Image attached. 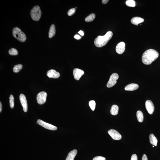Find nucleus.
Instances as JSON below:
<instances>
[{
  "label": "nucleus",
  "instance_id": "obj_2",
  "mask_svg": "<svg viewBox=\"0 0 160 160\" xmlns=\"http://www.w3.org/2000/svg\"><path fill=\"white\" fill-rule=\"evenodd\" d=\"M113 35V32L109 31L107 32L104 36H99L94 41L95 46L98 47H101L105 46L111 39Z\"/></svg>",
  "mask_w": 160,
  "mask_h": 160
},
{
  "label": "nucleus",
  "instance_id": "obj_25",
  "mask_svg": "<svg viewBox=\"0 0 160 160\" xmlns=\"http://www.w3.org/2000/svg\"><path fill=\"white\" fill-rule=\"evenodd\" d=\"M9 99L10 107L12 109H13L14 106V98L13 95H10Z\"/></svg>",
  "mask_w": 160,
  "mask_h": 160
},
{
  "label": "nucleus",
  "instance_id": "obj_21",
  "mask_svg": "<svg viewBox=\"0 0 160 160\" xmlns=\"http://www.w3.org/2000/svg\"><path fill=\"white\" fill-rule=\"evenodd\" d=\"M95 14L92 13L87 16L85 19V21L87 22L92 21L95 19Z\"/></svg>",
  "mask_w": 160,
  "mask_h": 160
},
{
  "label": "nucleus",
  "instance_id": "obj_5",
  "mask_svg": "<svg viewBox=\"0 0 160 160\" xmlns=\"http://www.w3.org/2000/svg\"><path fill=\"white\" fill-rule=\"evenodd\" d=\"M118 74L113 73L111 76L110 79L107 84V87L108 88H110L113 86L117 83V80L119 78Z\"/></svg>",
  "mask_w": 160,
  "mask_h": 160
},
{
  "label": "nucleus",
  "instance_id": "obj_29",
  "mask_svg": "<svg viewBox=\"0 0 160 160\" xmlns=\"http://www.w3.org/2000/svg\"><path fill=\"white\" fill-rule=\"evenodd\" d=\"M131 160H138V157L136 154H134L132 155Z\"/></svg>",
  "mask_w": 160,
  "mask_h": 160
},
{
  "label": "nucleus",
  "instance_id": "obj_26",
  "mask_svg": "<svg viewBox=\"0 0 160 160\" xmlns=\"http://www.w3.org/2000/svg\"><path fill=\"white\" fill-rule=\"evenodd\" d=\"M96 104L95 101H91L89 102V105L93 111L95 110Z\"/></svg>",
  "mask_w": 160,
  "mask_h": 160
},
{
  "label": "nucleus",
  "instance_id": "obj_6",
  "mask_svg": "<svg viewBox=\"0 0 160 160\" xmlns=\"http://www.w3.org/2000/svg\"><path fill=\"white\" fill-rule=\"evenodd\" d=\"M47 93L42 91L38 94L37 96V100L38 104L42 105L46 102L47 98Z\"/></svg>",
  "mask_w": 160,
  "mask_h": 160
},
{
  "label": "nucleus",
  "instance_id": "obj_22",
  "mask_svg": "<svg viewBox=\"0 0 160 160\" xmlns=\"http://www.w3.org/2000/svg\"><path fill=\"white\" fill-rule=\"evenodd\" d=\"M23 66L20 64H19L15 66L13 68V71L15 73H18L22 69Z\"/></svg>",
  "mask_w": 160,
  "mask_h": 160
},
{
  "label": "nucleus",
  "instance_id": "obj_33",
  "mask_svg": "<svg viewBox=\"0 0 160 160\" xmlns=\"http://www.w3.org/2000/svg\"><path fill=\"white\" fill-rule=\"evenodd\" d=\"M79 34H80L82 36H83L84 35V32H83V31L81 30L79 31Z\"/></svg>",
  "mask_w": 160,
  "mask_h": 160
},
{
  "label": "nucleus",
  "instance_id": "obj_9",
  "mask_svg": "<svg viewBox=\"0 0 160 160\" xmlns=\"http://www.w3.org/2000/svg\"><path fill=\"white\" fill-rule=\"evenodd\" d=\"M145 107L146 109L149 114H152L154 111V107L152 102L150 100L146 101L145 102Z\"/></svg>",
  "mask_w": 160,
  "mask_h": 160
},
{
  "label": "nucleus",
  "instance_id": "obj_12",
  "mask_svg": "<svg viewBox=\"0 0 160 160\" xmlns=\"http://www.w3.org/2000/svg\"><path fill=\"white\" fill-rule=\"evenodd\" d=\"M125 44L123 42L119 43L116 46V50L118 54H121L124 52L125 50Z\"/></svg>",
  "mask_w": 160,
  "mask_h": 160
},
{
  "label": "nucleus",
  "instance_id": "obj_14",
  "mask_svg": "<svg viewBox=\"0 0 160 160\" xmlns=\"http://www.w3.org/2000/svg\"><path fill=\"white\" fill-rule=\"evenodd\" d=\"M139 87V86L138 84L132 83L127 85L124 89L126 91H132L137 90Z\"/></svg>",
  "mask_w": 160,
  "mask_h": 160
},
{
  "label": "nucleus",
  "instance_id": "obj_32",
  "mask_svg": "<svg viewBox=\"0 0 160 160\" xmlns=\"http://www.w3.org/2000/svg\"><path fill=\"white\" fill-rule=\"evenodd\" d=\"M109 1V0H103L102 1V3L103 4H106Z\"/></svg>",
  "mask_w": 160,
  "mask_h": 160
},
{
  "label": "nucleus",
  "instance_id": "obj_16",
  "mask_svg": "<svg viewBox=\"0 0 160 160\" xmlns=\"http://www.w3.org/2000/svg\"><path fill=\"white\" fill-rule=\"evenodd\" d=\"M77 153V150H76L71 151L68 154L66 160H74Z\"/></svg>",
  "mask_w": 160,
  "mask_h": 160
},
{
  "label": "nucleus",
  "instance_id": "obj_20",
  "mask_svg": "<svg viewBox=\"0 0 160 160\" xmlns=\"http://www.w3.org/2000/svg\"><path fill=\"white\" fill-rule=\"evenodd\" d=\"M136 116L138 121L140 122H143V115L142 112L140 111H138L137 112Z\"/></svg>",
  "mask_w": 160,
  "mask_h": 160
},
{
  "label": "nucleus",
  "instance_id": "obj_18",
  "mask_svg": "<svg viewBox=\"0 0 160 160\" xmlns=\"http://www.w3.org/2000/svg\"><path fill=\"white\" fill-rule=\"evenodd\" d=\"M56 34V28L54 25L52 24L50 27L49 32V37L51 38L54 36Z\"/></svg>",
  "mask_w": 160,
  "mask_h": 160
},
{
  "label": "nucleus",
  "instance_id": "obj_35",
  "mask_svg": "<svg viewBox=\"0 0 160 160\" xmlns=\"http://www.w3.org/2000/svg\"><path fill=\"white\" fill-rule=\"evenodd\" d=\"M153 147H154V146H153Z\"/></svg>",
  "mask_w": 160,
  "mask_h": 160
},
{
  "label": "nucleus",
  "instance_id": "obj_28",
  "mask_svg": "<svg viewBox=\"0 0 160 160\" xmlns=\"http://www.w3.org/2000/svg\"><path fill=\"white\" fill-rule=\"evenodd\" d=\"M93 160H106V158L102 156H97L94 158Z\"/></svg>",
  "mask_w": 160,
  "mask_h": 160
},
{
  "label": "nucleus",
  "instance_id": "obj_4",
  "mask_svg": "<svg viewBox=\"0 0 160 160\" xmlns=\"http://www.w3.org/2000/svg\"><path fill=\"white\" fill-rule=\"evenodd\" d=\"M30 14L33 20L35 21L39 20L42 14L40 7L38 6H34L31 9Z\"/></svg>",
  "mask_w": 160,
  "mask_h": 160
},
{
  "label": "nucleus",
  "instance_id": "obj_15",
  "mask_svg": "<svg viewBox=\"0 0 160 160\" xmlns=\"http://www.w3.org/2000/svg\"><path fill=\"white\" fill-rule=\"evenodd\" d=\"M144 21V19L138 17H133L131 20V22L132 24L137 26L139 24L143 22Z\"/></svg>",
  "mask_w": 160,
  "mask_h": 160
},
{
  "label": "nucleus",
  "instance_id": "obj_31",
  "mask_svg": "<svg viewBox=\"0 0 160 160\" xmlns=\"http://www.w3.org/2000/svg\"><path fill=\"white\" fill-rule=\"evenodd\" d=\"M74 38H75L76 39H80L81 38V37L80 36L78 35H76L74 37Z\"/></svg>",
  "mask_w": 160,
  "mask_h": 160
},
{
  "label": "nucleus",
  "instance_id": "obj_11",
  "mask_svg": "<svg viewBox=\"0 0 160 160\" xmlns=\"http://www.w3.org/2000/svg\"><path fill=\"white\" fill-rule=\"evenodd\" d=\"M73 74L74 78L76 80H78L84 74V72L81 69L76 68L74 70Z\"/></svg>",
  "mask_w": 160,
  "mask_h": 160
},
{
  "label": "nucleus",
  "instance_id": "obj_27",
  "mask_svg": "<svg viewBox=\"0 0 160 160\" xmlns=\"http://www.w3.org/2000/svg\"><path fill=\"white\" fill-rule=\"evenodd\" d=\"M76 11V9L75 8L70 9L68 12V15L71 16L73 15L75 13Z\"/></svg>",
  "mask_w": 160,
  "mask_h": 160
},
{
  "label": "nucleus",
  "instance_id": "obj_19",
  "mask_svg": "<svg viewBox=\"0 0 160 160\" xmlns=\"http://www.w3.org/2000/svg\"><path fill=\"white\" fill-rule=\"evenodd\" d=\"M118 106L116 105H113L112 106L111 109V113L113 115H117L118 114Z\"/></svg>",
  "mask_w": 160,
  "mask_h": 160
},
{
  "label": "nucleus",
  "instance_id": "obj_3",
  "mask_svg": "<svg viewBox=\"0 0 160 160\" xmlns=\"http://www.w3.org/2000/svg\"><path fill=\"white\" fill-rule=\"evenodd\" d=\"M13 35L15 38L20 42H24L26 40L25 34L18 27H16L13 28Z\"/></svg>",
  "mask_w": 160,
  "mask_h": 160
},
{
  "label": "nucleus",
  "instance_id": "obj_8",
  "mask_svg": "<svg viewBox=\"0 0 160 160\" xmlns=\"http://www.w3.org/2000/svg\"><path fill=\"white\" fill-rule=\"evenodd\" d=\"M108 133L114 140H118L121 139V135L118 131L113 129L109 130L108 131Z\"/></svg>",
  "mask_w": 160,
  "mask_h": 160
},
{
  "label": "nucleus",
  "instance_id": "obj_17",
  "mask_svg": "<svg viewBox=\"0 0 160 160\" xmlns=\"http://www.w3.org/2000/svg\"><path fill=\"white\" fill-rule=\"evenodd\" d=\"M150 143L151 144L155 146H157L158 140L156 137L154 136L153 134H151L150 136Z\"/></svg>",
  "mask_w": 160,
  "mask_h": 160
},
{
  "label": "nucleus",
  "instance_id": "obj_7",
  "mask_svg": "<svg viewBox=\"0 0 160 160\" xmlns=\"http://www.w3.org/2000/svg\"><path fill=\"white\" fill-rule=\"evenodd\" d=\"M37 123L39 125L41 126L46 129L52 131H55L57 129L56 127L52 125L51 124H49L48 123L45 122L41 120H38L37 121Z\"/></svg>",
  "mask_w": 160,
  "mask_h": 160
},
{
  "label": "nucleus",
  "instance_id": "obj_34",
  "mask_svg": "<svg viewBox=\"0 0 160 160\" xmlns=\"http://www.w3.org/2000/svg\"><path fill=\"white\" fill-rule=\"evenodd\" d=\"M2 104L1 103V102H0V112L1 113V111H2Z\"/></svg>",
  "mask_w": 160,
  "mask_h": 160
},
{
  "label": "nucleus",
  "instance_id": "obj_23",
  "mask_svg": "<svg viewBox=\"0 0 160 160\" xmlns=\"http://www.w3.org/2000/svg\"><path fill=\"white\" fill-rule=\"evenodd\" d=\"M126 4L130 7H135L136 6V2L133 0H128L126 2Z\"/></svg>",
  "mask_w": 160,
  "mask_h": 160
},
{
  "label": "nucleus",
  "instance_id": "obj_24",
  "mask_svg": "<svg viewBox=\"0 0 160 160\" xmlns=\"http://www.w3.org/2000/svg\"><path fill=\"white\" fill-rule=\"evenodd\" d=\"M9 54L12 56L17 55L18 54L17 50L15 48H12L9 50Z\"/></svg>",
  "mask_w": 160,
  "mask_h": 160
},
{
  "label": "nucleus",
  "instance_id": "obj_13",
  "mask_svg": "<svg viewBox=\"0 0 160 160\" xmlns=\"http://www.w3.org/2000/svg\"><path fill=\"white\" fill-rule=\"evenodd\" d=\"M47 75L49 78L54 79L58 78L60 76V73L53 69L50 70L48 71Z\"/></svg>",
  "mask_w": 160,
  "mask_h": 160
},
{
  "label": "nucleus",
  "instance_id": "obj_1",
  "mask_svg": "<svg viewBox=\"0 0 160 160\" xmlns=\"http://www.w3.org/2000/svg\"><path fill=\"white\" fill-rule=\"evenodd\" d=\"M159 54L158 52L152 49L148 50L143 53L142 57V61L145 65H150L157 59Z\"/></svg>",
  "mask_w": 160,
  "mask_h": 160
},
{
  "label": "nucleus",
  "instance_id": "obj_30",
  "mask_svg": "<svg viewBox=\"0 0 160 160\" xmlns=\"http://www.w3.org/2000/svg\"><path fill=\"white\" fill-rule=\"evenodd\" d=\"M142 160H148L147 156L146 154H143L142 158Z\"/></svg>",
  "mask_w": 160,
  "mask_h": 160
},
{
  "label": "nucleus",
  "instance_id": "obj_10",
  "mask_svg": "<svg viewBox=\"0 0 160 160\" xmlns=\"http://www.w3.org/2000/svg\"><path fill=\"white\" fill-rule=\"evenodd\" d=\"M20 100L24 112H27L28 110V105L27 101L25 96L21 94L20 95Z\"/></svg>",
  "mask_w": 160,
  "mask_h": 160
}]
</instances>
